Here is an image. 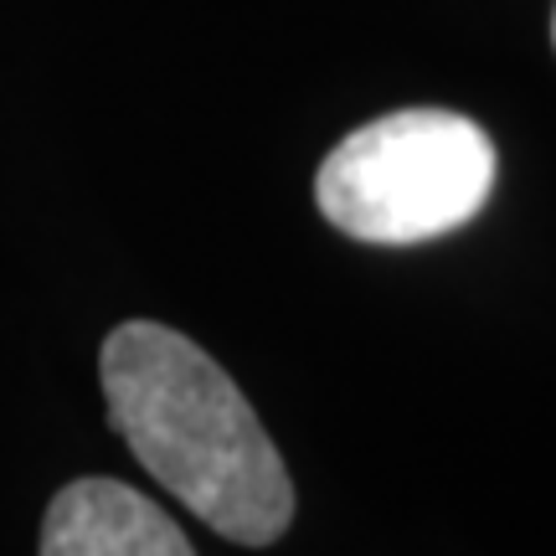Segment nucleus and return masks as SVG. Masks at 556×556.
Here are the masks:
<instances>
[{"instance_id": "20e7f679", "label": "nucleus", "mask_w": 556, "mask_h": 556, "mask_svg": "<svg viewBox=\"0 0 556 556\" xmlns=\"http://www.w3.org/2000/svg\"><path fill=\"white\" fill-rule=\"evenodd\" d=\"M552 41H556V11H552Z\"/></svg>"}, {"instance_id": "f03ea898", "label": "nucleus", "mask_w": 556, "mask_h": 556, "mask_svg": "<svg viewBox=\"0 0 556 556\" xmlns=\"http://www.w3.org/2000/svg\"><path fill=\"white\" fill-rule=\"evenodd\" d=\"M495 186V144L464 114L402 109L361 124L325 155L315 201L356 242L407 248L479 217Z\"/></svg>"}, {"instance_id": "7ed1b4c3", "label": "nucleus", "mask_w": 556, "mask_h": 556, "mask_svg": "<svg viewBox=\"0 0 556 556\" xmlns=\"http://www.w3.org/2000/svg\"><path fill=\"white\" fill-rule=\"evenodd\" d=\"M41 556H197L155 500L119 479H73L41 520Z\"/></svg>"}, {"instance_id": "f257e3e1", "label": "nucleus", "mask_w": 556, "mask_h": 556, "mask_svg": "<svg viewBox=\"0 0 556 556\" xmlns=\"http://www.w3.org/2000/svg\"><path fill=\"white\" fill-rule=\"evenodd\" d=\"M114 433L170 495L238 546H274L294 484L274 438L217 361L170 325L129 319L99 351Z\"/></svg>"}]
</instances>
